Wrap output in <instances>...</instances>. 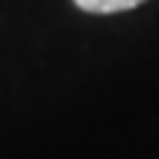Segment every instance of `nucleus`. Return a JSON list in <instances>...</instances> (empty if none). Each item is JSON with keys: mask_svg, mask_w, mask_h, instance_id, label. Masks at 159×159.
Instances as JSON below:
<instances>
[{"mask_svg": "<svg viewBox=\"0 0 159 159\" xmlns=\"http://www.w3.org/2000/svg\"><path fill=\"white\" fill-rule=\"evenodd\" d=\"M80 9L85 12H97V15H109V12H124L133 9V6L144 3V0H74Z\"/></svg>", "mask_w": 159, "mask_h": 159, "instance_id": "nucleus-1", "label": "nucleus"}]
</instances>
